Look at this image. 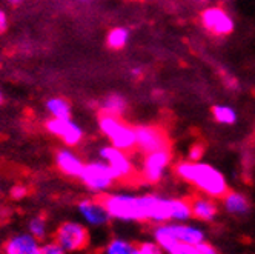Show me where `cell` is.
Listing matches in <instances>:
<instances>
[{
	"mask_svg": "<svg viewBox=\"0 0 255 254\" xmlns=\"http://www.w3.org/2000/svg\"><path fill=\"white\" fill-rule=\"evenodd\" d=\"M25 194H26V188L22 187V185H17V187H14V188L11 190V196H12L14 199L25 197Z\"/></svg>",
	"mask_w": 255,
	"mask_h": 254,
	"instance_id": "obj_29",
	"label": "cell"
},
{
	"mask_svg": "<svg viewBox=\"0 0 255 254\" xmlns=\"http://www.w3.org/2000/svg\"><path fill=\"white\" fill-rule=\"evenodd\" d=\"M203 26L214 35H229L234 31L232 17L222 8H208L202 12Z\"/></svg>",
	"mask_w": 255,
	"mask_h": 254,
	"instance_id": "obj_10",
	"label": "cell"
},
{
	"mask_svg": "<svg viewBox=\"0 0 255 254\" xmlns=\"http://www.w3.org/2000/svg\"><path fill=\"white\" fill-rule=\"evenodd\" d=\"M189 204H191L192 217H195V219L205 221V222H211L215 219L218 210H217V205L212 201H209V199L195 196L189 199Z\"/></svg>",
	"mask_w": 255,
	"mask_h": 254,
	"instance_id": "obj_14",
	"label": "cell"
},
{
	"mask_svg": "<svg viewBox=\"0 0 255 254\" xmlns=\"http://www.w3.org/2000/svg\"><path fill=\"white\" fill-rule=\"evenodd\" d=\"M169 163H171V150L169 148L148 153L146 157H144L143 170H141V176L144 179V182L158 184Z\"/></svg>",
	"mask_w": 255,
	"mask_h": 254,
	"instance_id": "obj_5",
	"label": "cell"
},
{
	"mask_svg": "<svg viewBox=\"0 0 255 254\" xmlns=\"http://www.w3.org/2000/svg\"><path fill=\"white\" fill-rule=\"evenodd\" d=\"M126 100L120 94H111L108 96L103 102L102 110L105 114H113V116H122L126 111Z\"/></svg>",
	"mask_w": 255,
	"mask_h": 254,
	"instance_id": "obj_18",
	"label": "cell"
},
{
	"mask_svg": "<svg viewBox=\"0 0 255 254\" xmlns=\"http://www.w3.org/2000/svg\"><path fill=\"white\" fill-rule=\"evenodd\" d=\"M223 204L228 213L237 214V216H243L251 211V204L248 199L235 191H228L223 197Z\"/></svg>",
	"mask_w": 255,
	"mask_h": 254,
	"instance_id": "obj_17",
	"label": "cell"
},
{
	"mask_svg": "<svg viewBox=\"0 0 255 254\" xmlns=\"http://www.w3.org/2000/svg\"><path fill=\"white\" fill-rule=\"evenodd\" d=\"M106 253L108 254H137V248H135V245L126 242V241L116 239L108 245Z\"/></svg>",
	"mask_w": 255,
	"mask_h": 254,
	"instance_id": "obj_23",
	"label": "cell"
},
{
	"mask_svg": "<svg viewBox=\"0 0 255 254\" xmlns=\"http://www.w3.org/2000/svg\"><path fill=\"white\" fill-rule=\"evenodd\" d=\"M100 157L111 167L117 180H126L134 176V167L123 150L116 147H105L100 150Z\"/></svg>",
	"mask_w": 255,
	"mask_h": 254,
	"instance_id": "obj_8",
	"label": "cell"
},
{
	"mask_svg": "<svg viewBox=\"0 0 255 254\" xmlns=\"http://www.w3.org/2000/svg\"><path fill=\"white\" fill-rule=\"evenodd\" d=\"M134 130H135L137 147L144 154L157 151V150L169 148V139L166 133L157 128V126H137Z\"/></svg>",
	"mask_w": 255,
	"mask_h": 254,
	"instance_id": "obj_6",
	"label": "cell"
},
{
	"mask_svg": "<svg viewBox=\"0 0 255 254\" xmlns=\"http://www.w3.org/2000/svg\"><path fill=\"white\" fill-rule=\"evenodd\" d=\"M143 204L144 211H146V221L155 224L172 221V199L148 194L143 196Z\"/></svg>",
	"mask_w": 255,
	"mask_h": 254,
	"instance_id": "obj_9",
	"label": "cell"
},
{
	"mask_svg": "<svg viewBox=\"0 0 255 254\" xmlns=\"http://www.w3.org/2000/svg\"><path fill=\"white\" fill-rule=\"evenodd\" d=\"M0 100H2V93H0Z\"/></svg>",
	"mask_w": 255,
	"mask_h": 254,
	"instance_id": "obj_33",
	"label": "cell"
},
{
	"mask_svg": "<svg viewBox=\"0 0 255 254\" xmlns=\"http://www.w3.org/2000/svg\"><path fill=\"white\" fill-rule=\"evenodd\" d=\"M192 217L189 199H172V221H189Z\"/></svg>",
	"mask_w": 255,
	"mask_h": 254,
	"instance_id": "obj_19",
	"label": "cell"
},
{
	"mask_svg": "<svg viewBox=\"0 0 255 254\" xmlns=\"http://www.w3.org/2000/svg\"><path fill=\"white\" fill-rule=\"evenodd\" d=\"M46 108L48 111L52 114V117H59V119H69L71 116V108H69V103L60 97H54V99H49L48 103H46Z\"/></svg>",
	"mask_w": 255,
	"mask_h": 254,
	"instance_id": "obj_20",
	"label": "cell"
},
{
	"mask_svg": "<svg viewBox=\"0 0 255 254\" xmlns=\"http://www.w3.org/2000/svg\"><path fill=\"white\" fill-rule=\"evenodd\" d=\"M129 32L125 28H116L108 34V46L113 49H120L128 43Z\"/></svg>",
	"mask_w": 255,
	"mask_h": 254,
	"instance_id": "obj_22",
	"label": "cell"
},
{
	"mask_svg": "<svg viewBox=\"0 0 255 254\" xmlns=\"http://www.w3.org/2000/svg\"><path fill=\"white\" fill-rule=\"evenodd\" d=\"M29 231H31V234L34 236V238H37V239L45 238L46 224H45V221L42 219V217H34V219L31 221V224H29Z\"/></svg>",
	"mask_w": 255,
	"mask_h": 254,
	"instance_id": "obj_24",
	"label": "cell"
},
{
	"mask_svg": "<svg viewBox=\"0 0 255 254\" xmlns=\"http://www.w3.org/2000/svg\"><path fill=\"white\" fill-rule=\"evenodd\" d=\"M46 128L54 136L63 139V142L66 145H71V147L77 145L82 140V136H83L82 130L79 128V126L74 122H71L69 119L52 117L51 120L46 122Z\"/></svg>",
	"mask_w": 255,
	"mask_h": 254,
	"instance_id": "obj_11",
	"label": "cell"
},
{
	"mask_svg": "<svg viewBox=\"0 0 255 254\" xmlns=\"http://www.w3.org/2000/svg\"><path fill=\"white\" fill-rule=\"evenodd\" d=\"M62 253H65V250L57 242L46 244L45 247L40 248V254H62Z\"/></svg>",
	"mask_w": 255,
	"mask_h": 254,
	"instance_id": "obj_27",
	"label": "cell"
},
{
	"mask_svg": "<svg viewBox=\"0 0 255 254\" xmlns=\"http://www.w3.org/2000/svg\"><path fill=\"white\" fill-rule=\"evenodd\" d=\"M11 2H12V3H20L22 0H11Z\"/></svg>",
	"mask_w": 255,
	"mask_h": 254,
	"instance_id": "obj_32",
	"label": "cell"
},
{
	"mask_svg": "<svg viewBox=\"0 0 255 254\" xmlns=\"http://www.w3.org/2000/svg\"><path fill=\"white\" fill-rule=\"evenodd\" d=\"M168 230L172 233V236L180 241V242H186L197 245L200 242L205 241V233L202 230H198L195 227H186V225H175V224H166Z\"/></svg>",
	"mask_w": 255,
	"mask_h": 254,
	"instance_id": "obj_15",
	"label": "cell"
},
{
	"mask_svg": "<svg viewBox=\"0 0 255 254\" xmlns=\"http://www.w3.org/2000/svg\"><path fill=\"white\" fill-rule=\"evenodd\" d=\"M80 177L85 182V185L94 191L108 190L114 184V180H117L111 167L103 162H93L85 165Z\"/></svg>",
	"mask_w": 255,
	"mask_h": 254,
	"instance_id": "obj_4",
	"label": "cell"
},
{
	"mask_svg": "<svg viewBox=\"0 0 255 254\" xmlns=\"http://www.w3.org/2000/svg\"><path fill=\"white\" fill-rule=\"evenodd\" d=\"M195 250H197V254H215L217 253V250L211 245V244H208V242H200V244H197L195 245Z\"/></svg>",
	"mask_w": 255,
	"mask_h": 254,
	"instance_id": "obj_28",
	"label": "cell"
},
{
	"mask_svg": "<svg viewBox=\"0 0 255 254\" xmlns=\"http://www.w3.org/2000/svg\"><path fill=\"white\" fill-rule=\"evenodd\" d=\"M57 165L65 174L76 176V177H80L83 167H85L76 154H72L71 151H65V150L59 151L57 154Z\"/></svg>",
	"mask_w": 255,
	"mask_h": 254,
	"instance_id": "obj_16",
	"label": "cell"
},
{
	"mask_svg": "<svg viewBox=\"0 0 255 254\" xmlns=\"http://www.w3.org/2000/svg\"><path fill=\"white\" fill-rule=\"evenodd\" d=\"M79 211L91 225H103L109 221V214L100 201H83L79 205Z\"/></svg>",
	"mask_w": 255,
	"mask_h": 254,
	"instance_id": "obj_13",
	"label": "cell"
},
{
	"mask_svg": "<svg viewBox=\"0 0 255 254\" xmlns=\"http://www.w3.org/2000/svg\"><path fill=\"white\" fill-rule=\"evenodd\" d=\"M141 72H143V69H141V68H134V69L131 71V74L137 77V76H141Z\"/></svg>",
	"mask_w": 255,
	"mask_h": 254,
	"instance_id": "obj_31",
	"label": "cell"
},
{
	"mask_svg": "<svg viewBox=\"0 0 255 254\" xmlns=\"http://www.w3.org/2000/svg\"><path fill=\"white\" fill-rule=\"evenodd\" d=\"M40 248L37 238H34L32 234L15 236L5 245L8 254H40Z\"/></svg>",
	"mask_w": 255,
	"mask_h": 254,
	"instance_id": "obj_12",
	"label": "cell"
},
{
	"mask_svg": "<svg viewBox=\"0 0 255 254\" xmlns=\"http://www.w3.org/2000/svg\"><path fill=\"white\" fill-rule=\"evenodd\" d=\"M212 116L217 122H220L223 125H232L237 120V114L231 106H223L217 105L212 108Z\"/></svg>",
	"mask_w": 255,
	"mask_h": 254,
	"instance_id": "obj_21",
	"label": "cell"
},
{
	"mask_svg": "<svg viewBox=\"0 0 255 254\" xmlns=\"http://www.w3.org/2000/svg\"><path fill=\"white\" fill-rule=\"evenodd\" d=\"M99 125H100L102 133L111 140L113 147L123 150V151H129L137 145L135 130L131 128V126L125 125L119 119V116L103 113V116H100Z\"/></svg>",
	"mask_w": 255,
	"mask_h": 254,
	"instance_id": "obj_3",
	"label": "cell"
},
{
	"mask_svg": "<svg viewBox=\"0 0 255 254\" xmlns=\"http://www.w3.org/2000/svg\"><path fill=\"white\" fill-rule=\"evenodd\" d=\"M161 248L157 242H143L137 247V254H160Z\"/></svg>",
	"mask_w": 255,
	"mask_h": 254,
	"instance_id": "obj_25",
	"label": "cell"
},
{
	"mask_svg": "<svg viewBox=\"0 0 255 254\" xmlns=\"http://www.w3.org/2000/svg\"><path fill=\"white\" fill-rule=\"evenodd\" d=\"M6 25H8L6 15H5V12L2 9H0V32H3L6 29Z\"/></svg>",
	"mask_w": 255,
	"mask_h": 254,
	"instance_id": "obj_30",
	"label": "cell"
},
{
	"mask_svg": "<svg viewBox=\"0 0 255 254\" xmlns=\"http://www.w3.org/2000/svg\"><path fill=\"white\" fill-rule=\"evenodd\" d=\"M100 202L106 208L109 217H114L125 222H146L143 196H128V194H111L103 196Z\"/></svg>",
	"mask_w": 255,
	"mask_h": 254,
	"instance_id": "obj_2",
	"label": "cell"
},
{
	"mask_svg": "<svg viewBox=\"0 0 255 254\" xmlns=\"http://www.w3.org/2000/svg\"><path fill=\"white\" fill-rule=\"evenodd\" d=\"M175 174L188 184L195 185L200 191L212 199H223L229 191L223 174L208 163L200 162H180L175 167Z\"/></svg>",
	"mask_w": 255,
	"mask_h": 254,
	"instance_id": "obj_1",
	"label": "cell"
},
{
	"mask_svg": "<svg viewBox=\"0 0 255 254\" xmlns=\"http://www.w3.org/2000/svg\"><path fill=\"white\" fill-rule=\"evenodd\" d=\"M205 156V145L203 143H195L191 147L189 154H188V160L191 162H200Z\"/></svg>",
	"mask_w": 255,
	"mask_h": 254,
	"instance_id": "obj_26",
	"label": "cell"
},
{
	"mask_svg": "<svg viewBox=\"0 0 255 254\" xmlns=\"http://www.w3.org/2000/svg\"><path fill=\"white\" fill-rule=\"evenodd\" d=\"M83 2H86V0H83Z\"/></svg>",
	"mask_w": 255,
	"mask_h": 254,
	"instance_id": "obj_34",
	"label": "cell"
},
{
	"mask_svg": "<svg viewBox=\"0 0 255 254\" xmlns=\"http://www.w3.org/2000/svg\"><path fill=\"white\" fill-rule=\"evenodd\" d=\"M56 242L65 251H77L86 247L88 244V233L86 230L74 222L63 224L56 234Z\"/></svg>",
	"mask_w": 255,
	"mask_h": 254,
	"instance_id": "obj_7",
	"label": "cell"
}]
</instances>
